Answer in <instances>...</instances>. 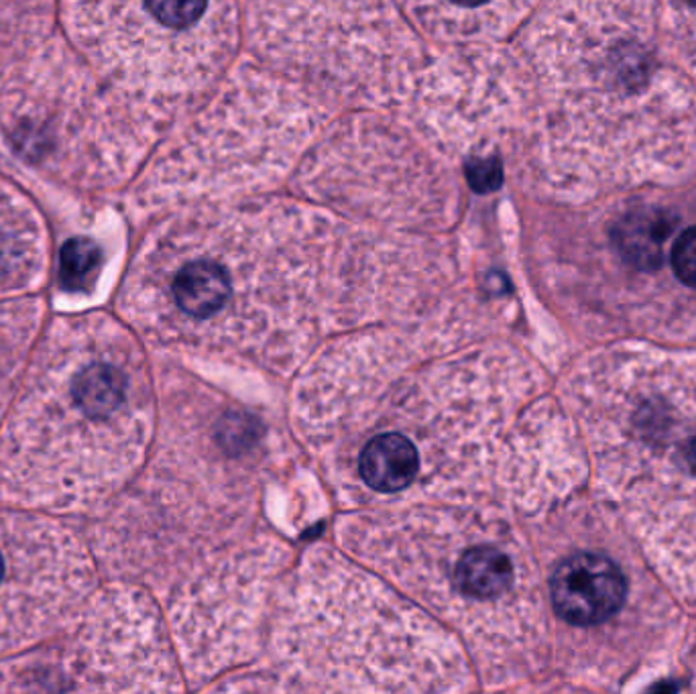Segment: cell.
I'll return each instance as SVG.
<instances>
[{
    "label": "cell",
    "mask_w": 696,
    "mask_h": 694,
    "mask_svg": "<svg viewBox=\"0 0 696 694\" xmlns=\"http://www.w3.org/2000/svg\"><path fill=\"white\" fill-rule=\"evenodd\" d=\"M102 267V251L90 239H71L62 249L59 286L66 294H84L95 286Z\"/></svg>",
    "instance_id": "obj_10"
},
{
    "label": "cell",
    "mask_w": 696,
    "mask_h": 694,
    "mask_svg": "<svg viewBox=\"0 0 696 694\" xmlns=\"http://www.w3.org/2000/svg\"><path fill=\"white\" fill-rule=\"evenodd\" d=\"M92 585L78 533L40 514L0 509V656L54 634Z\"/></svg>",
    "instance_id": "obj_3"
},
{
    "label": "cell",
    "mask_w": 696,
    "mask_h": 694,
    "mask_svg": "<svg viewBox=\"0 0 696 694\" xmlns=\"http://www.w3.org/2000/svg\"><path fill=\"white\" fill-rule=\"evenodd\" d=\"M452 13L468 16L487 11V16L495 19V13H504V16H511L513 13H521L528 9L530 0H442Z\"/></svg>",
    "instance_id": "obj_13"
},
{
    "label": "cell",
    "mask_w": 696,
    "mask_h": 694,
    "mask_svg": "<svg viewBox=\"0 0 696 694\" xmlns=\"http://www.w3.org/2000/svg\"><path fill=\"white\" fill-rule=\"evenodd\" d=\"M151 399L135 344L102 313L59 318L0 428V497L84 509L137 463Z\"/></svg>",
    "instance_id": "obj_2"
},
{
    "label": "cell",
    "mask_w": 696,
    "mask_h": 694,
    "mask_svg": "<svg viewBox=\"0 0 696 694\" xmlns=\"http://www.w3.org/2000/svg\"><path fill=\"white\" fill-rule=\"evenodd\" d=\"M356 471L375 493L396 495L410 489L420 477L422 456L410 436L383 432L373 436L358 452Z\"/></svg>",
    "instance_id": "obj_6"
},
{
    "label": "cell",
    "mask_w": 696,
    "mask_h": 694,
    "mask_svg": "<svg viewBox=\"0 0 696 694\" xmlns=\"http://www.w3.org/2000/svg\"><path fill=\"white\" fill-rule=\"evenodd\" d=\"M672 269L684 286L696 289V224L688 227L672 246Z\"/></svg>",
    "instance_id": "obj_12"
},
{
    "label": "cell",
    "mask_w": 696,
    "mask_h": 694,
    "mask_svg": "<svg viewBox=\"0 0 696 694\" xmlns=\"http://www.w3.org/2000/svg\"><path fill=\"white\" fill-rule=\"evenodd\" d=\"M658 19L670 57L696 80V0H660Z\"/></svg>",
    "instance_id": "obj_9"
},
{
    "label": "cell",
    "mask_w": 696,
    "mask_h": 694,
    "mask_svg": "<svg viewBox=\"0 0 696 694\" xmlns=\"http://www.w3.org/2000/svg\"><path fill=\"white\" fill-rule=\"evenodd\" d=\"M660 35L655 0H552L532 40L533 135L556 190H629L691 162L695 100Z\"/></svg>",
    "instance_id": "obj_1"
},
{
    "label": "cell",
    "mask_w": 696,
    "mask_h": 694,
    "mask_svg": "<svg viewBox=\"0 0 696 694\" xmlns=\"http://www.w3.org/2000/svg\"><path fill=\"white\" fill-rule=\"evenodd\" d=\"M155 25L167 33L190 35L212 14L214 0H143Z\"/></svg>",
    "instance_id": "obj_11"
},
{
    "label": "cell",
    "mask_w": 696,
    "mask_h": 694,
    "mask_svg": "<svg viewBox=\"0 0 696 694\" xmlns=\"http://www.w3.org/2000/svg\"><path fill=\"white\" fill-rule=\"evenodd\" d=\"M554 609L573 626L590 627L611 619L623 605L628 586L614 560L599 554H574L552 574Z\"/></svg>",
    "instance_id": "obj_4"
},
{
    "label": "cell",
    "mask_w": 696,
    "mask_h": 694,
    "mask_svg": "<svg viewBox=\"0 0 696 694\" xmlns=\"http://www.w3.org/2000/svg\"><path fill=\"white\" fill-rule=\"evenodd\" d=\"M42 310L35 301L0 306V422L16 395V385L25 375L31 344L42 324Z\"/></svg>",
    "instance_id": "obj_7"
},
{
    "label": "cell",
    "mask_w": 696,
    "mask_h": 694,
    "mask_svg": "<svg viewBox=\"0 0 696 694\" xmlns=\"http://www.w3.org/2000/svg\"><path fill=\"white\" fill-rule=\"evenodd\" d=\"M451 572L452 591L464 603L477 607L511 597L518 585V564L511 552L493 542L463 548Z\"/></svg>",
    "instance_id": "obj_5"
},
{
    "label": "cell",
    "mask_w": 696,
    "mask_h": 694,
    "mask_svg": "<svg viewBox=\"0 0 696 694\" xmlns=\"http://www.w3.org/2000/svg\"><path fill=\"white\" fill-rule=\"evenodd\" d=\"M674 224L676 217L669 208H633L615 227V246L633 267L654 269L664 260V243Z\"/></svg>",
    "instance_id": "obj_8"
}]
</instances>
